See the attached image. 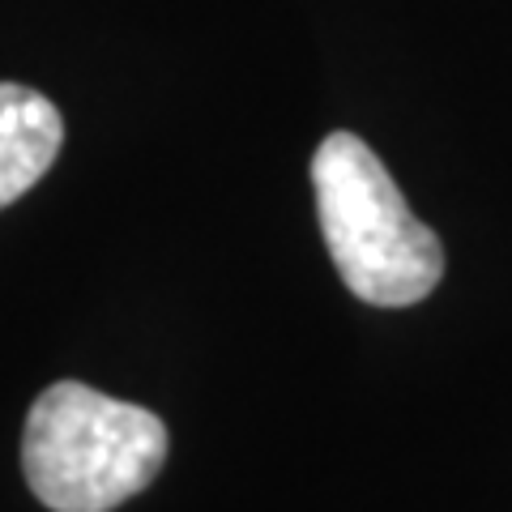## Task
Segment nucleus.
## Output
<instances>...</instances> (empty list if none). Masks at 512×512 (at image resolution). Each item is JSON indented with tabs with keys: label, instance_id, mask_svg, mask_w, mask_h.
<instances>
[{
	"label": "nucleus",
	"instance_id": "f257e3e1",
	"mask_svg": "<svg viewBox=\"0 0 512 512\" xmlns=\"http://www.w3.org/2000/svg\"><path fill=\"white\" fill-rule=\"evenodd\" d=\"M320 235L350 295L376 308H410L444 278V248L414 218L402 188L355 133H329L312 154Z\"/></svg>",
	"mask_w": 512,
	"mask_h": 512
},
{
	"label": "nucleus",
	"instance_id": "f03ea898",
	"mask_svg": "<svg viewBox=\"0 0 512 512\" xmlns=\"http://www.w3.org/2000/svg\"><path fill=\"white\" fill-rule=\"evenodd\" d=\"M163 461V419L82 380L47 384L26 414L22 470L52 512H111L146 491Z\"/></svg>",
	"mask_w": 512,
	"mask_h": 512
},
{
	"label": "nucleus",
	"instance_id": "7ed1b4c3",
	"mask_svg": "<svg viewBox=\"0 0 512 512\" xmlns=\"http://www.w3.org/2000/svg\"><path fill=\"white\" fill-rule=\"evenodd\" d=\"M64 120L39 90L0 82V210L35 188L56 163Z\"/></svg>",
	"mask_w": 512,
	"mask_h": 512
}]
</instances>
